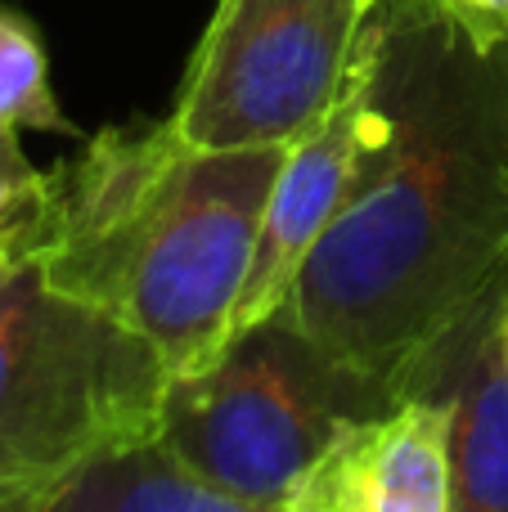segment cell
<instances>
[{
	"label": "cell",
	"mask_w": 508,
	"mask_h": 512,
	"mask_svg": "<svg viewBox=\"0 0 508 512\" xmlns=\"http://www.w3.org/2000/svg\"><path fill=\"white\" fill-rule=\"evenodd\" d=\"M508 274L482 292L396 382V400L450 409V512H508V364L500 310Z\"/></svg>",
	"instance_id": "cell-7"
},
{
	"label": "cell",
	"mask_w": 508,
	"mask_h": 512,
	"mask_svg": "<svg viewBox=\"0 0 508 512\" xmlns=\"http://www.w3.org/2000/svg\"><path fill=\"white\" fill-rule=\"evenodd\" d=\"M171 373L144 337L27 261L0 297V512H41L108 445L158 432Z\"/></svg>",
	"instance_id": "cell-3"
},
{
	"label": "cell",
	"mask_w": 508,
	"mask_h": 512,
	"mask_svg": "<svg viewBox=\"0 0 508 512\" xmlns=\"http://www.w3.org/2000/svg\"><path fill=\"white\" fill-rule=\"evenodd\" d=\"M500 346H504V364H508V297H504V310H500Z\"/></svg>",
	"instance_id": "cell-14"
},
{
	"label": "cell",
	"mask_w": 508,
	"mask_h": 512,
	"mask_svg": "<svg viewBox=\"0 0 508 512\" xmlns=\"http://www.w3.org/2000/svg\"><path fill=\"white\" fill-rule=\"evenodd\" d=\"M383 409L392 400L374 382L338 364L275 310L167 382L158 441L207 486L284 508L306 468L356 418Z\"/></svg>",
	"instance_id": "cell-4"
},
{
	"label": "cell",
	"mask_w": 508,
	"mask_h": 512,
	"mask_svg": "<svg viewBox=\"0 0 508 512\" xmlns=\"http://www.w3.org/2000/svg\"><path fill=\"white\" fill-rule=\"evenodd\" d=\"M374 5H378V0H374Z\"/></svg>",
	"instance_id": "cell-15"
},
{
	"label": "cell",
	"mask_w": 508,
	"mask_h": 512,
	"mask_svg": "<svg viewBox=\"0 0 508 512\" xmlns=\"http://www.w3.org/2000/svg\"><path fill=\"white\" fill-rule=\"evenodd\" d=\"M428 9L455 27L477 54L508 50V0H428Z\"/></svg>",
	"instance_id": "cell-12"
},
{
	"label": "cell",
	"mask_w": 508,
	"mask_h": 512,
	"mask_svg": "<svg viewBox=\"0 0 508 512\" xmlns=\"http://www.w3.org/2000/svg\"><path fill=\"white\" fill-rule=\"evenodd\" d=\"M54 216V171H36L18 131L0 126V261L36 256Z\"/></svg>",
	"instance_id": "cell-11"
},
{
	"label": "cell",
	"mask_w": 508,
	"mask_h": 512,
	"mask_svg": "<svg viewBox=\"0 0 508 512\" xmlns=\"http://www.w3.org/2000/svg\"><path fill=\"white\" fill-rule=\"evenodd\" d=\"M288 149H194L162 122L104 126L54 167L41 274L117 319L171 378L221 346Z\"/></svg>",
	"instance_id": "cell-2"
},
{
	"label": "cell",
	"mask_w": 508,
	"mask_h": 512,
	"mask_svg": "<svg viewBox=\"0 0 508 512\" xmlns=\"http://www.w3.org/2000/svg\"><path fill=\"white\" fill-rule=\"evenodd\" d=\"M378 72H383V14L374 5L342 95L333 99V108L302 140L288 144L284 162H279L275 189H270L266 212H261L248 283H243V297L234 306L225 337L243 333L248 324H257V319L275 315L284 306L306 256L329 234L342 207L351 203V194H356L360 176L369 167V153L378 144V131H383Z\"/></svg>",
	"instance_id": "cell-6"
},
{
	"label": "cell",
	"mask_w": 508,
	"mask_h": 512,
	"mask_svg": "<svg viewBox=\"0 0 508 512\" xmlns=\"http://www.w3.org/2000/svg\"><path fill=\"white\" fill-rule=\"evenodd\" d=\"M27 261H32V256H5V261H0V297H5V288L14 283V274L23 270Z\"/></svg>",
	"instance_id": "cell-13"
},
{
	"label": "cell",
	"mask_w": 508,
	"mask_h": 512,
	"mask_svg": "<svg viewBox=\"0 0 508 512\" xmlns=\"http://www.w3.org/2000/svg\"><path fill=\"white\" fill-rule=\"evenodd\" d=\"M41 512H284L207 486L153 436L108 445L86 459Z\"/></svg>",
	"instance_id": "cell-9"
},
{
	"label": "cell",
	"mask_w": 508,
	"mask_h": 512,
	"mask_svg": "<svg viewBox=\"0 0 508 512\" xmlns=\"http://www.w3.org/2000/svg\"><path fill=\"white\" fill-rule=\"evenodd\" d=\"M378 14L383 131L279 310L396 405L405 369L508 274V50L477 54L428 0Z\"/></svg>",
	"instance_id": "cell-1"
},
{
	"label": "cell",
	"mask_w": 508,
	"mask_h": 512,
	"mask_svg": "<svg viewBox=\"0 0 508 512\" xmlns=\"http://www.w3.org/2000/svg\"><path fill=\"white\" fill-rule=\"evenodd\" d=\"M0 126L81 140L72 117L54 99L41 32L14 9H0Z\"/></svg>",
	"instance_id": "cell-10"
},
{
	"label": "cell",
	"mask_w": 508,
	"mask_h": 512,
	"mask_svg": "<svg viewBox=\"0 0 508 512\" xmlns=\"http://www.w3.org/2000/svg\"><path fill=\"white\" fill-rule=\"evenodd\" d=\"M284 512H450V409L410 396L356 418L306 468Z\"/></svg>",
	"instance_id": "cell-8"
},
{
	"label": "cell",
	"mask_w": 508,
	"mask_h": 512,
	"mask_svg": "<svg viewBox=\"0 0 508 512\" xmlns=\"http://www.w3.org/2000/svg\"><path fill=\"white\" fill-rule=\"evenodd\" d=\"M374 0H216L167 126L194 149H288L342 95Z\"/></svg>",
	"instance_id": "cell-5"
}]
</instances>
